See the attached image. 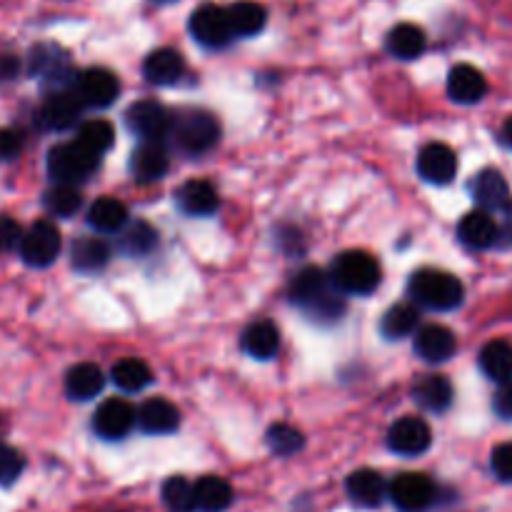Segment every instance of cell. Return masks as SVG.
Wrapping results in <instances>:
<instances>
[{
  "mask_svg": "<svg viewBox=\"0 0 512 512\" xmlns=\"http://www.w3.org/2000/svg\"><path fill=\"white\" fill-rule=\"evenodd\" d=\"M20 240H23L20 225L13 218H0V253L20 248Z\"/></svg>",
  "mask_w": 512,
  "mask_h": 512,
  "instance_id": "obj_42",
  "label": "cell"
},
{
  "mask_svg": "<svg viewBox=\"0 0 512 512\" xmlns=\"http://www.w3.org/2000/svg\"><path fill=\"white\" fill-rule=\"evenodd\" d=\"M60 245H63L60 230L48 220H38L23 233L20 255H23L25 265H30V268H48L58 260Z\"/></svg>",
  "mask_w": 512,
  "mask_h": 512,
  "instance_id": "obj_6",
  "label": "cell"
},
{
  "mask_svg": "<svg viewBox=\"0 0 512 512\" xmlns=\"http://www.w3.org/2000/svg\"><path fill=\"white\" fill-rule=\"evenodd\" d=\"M70 258H73V268L80 273H95V270H103L110 260V245L103 238H93V235H85V238L75 240L73 248H70Z\"/></svg>",
  "mask_w": 512,
  "mask_h": 512,
  "instance_id": "obj_29",
  "label": "cell"
},
{
  "mask_svg": "<svg viewBox=\"0 0 512 512\" xmlns=\"http://www.w3.org/2000/svg\"><path fill=\"white\" fill-rule=\"evenodd\" d=\"M175 203L190 218H205V215H213L218 210L220 200L208 180H188L175 193Z\"/></svg>",
  "mask_w": 512,
  "mask_h": 512,
  "instance_id": "obj_19",
  "label": "cell"
},
{
  "mask_svg": "<svg viewBox=\"0 0 512 512\" xmlns=\"http://www.w3.org/2000/svg\"><path fill=\"white\" fill-rule=\"evenodd\" d=\"M470 193H473V200L485 213L510 208V185L503 178V173L495 168L480 170L473 183H470Z\"/></svg>",
  "mask_w": 512,
  "mask_h": 512,
  "instance_id": "obj_15",
  "label": "cell"
},
{
  "mask_svg": "<svg viewBox=\"0 0 512 512\" xmlns=\"http://www.w3.org/2000/svg\"><path fill=\"white\" fill-rule=\"evenodd\" d=\"M73 93L80 100V105H88V108H108L118 98L120 83L110 70L88 68L75 78Z\"/></svg>",
  "mask_w": 512,
  "mask_h": 512,
  "instance_id": "obj_9",
  "label": "cell"
},
{
  "mask_svg": "<svg viewBox=\"0 0 512 512\" xmlns=\"http://www.w3.org/2000/svg\"><path fill=\"white\" fill-rule=\"evenodd\" d=\"M458 238L470 250H488L500 240V228L495 218L485 210H473L458 223Z\"/></svg>",
  "mask_w": 512,
  "mask_h": 512,
  "instance_id": "obj_17",
  "label": "cell"
},
{
  "mask_svg": "<svg viewBox=\"0 0 512 512\" xmlns=\"http://www.w3.org/2000/svg\"><path fill=\"white\" fill-rule=\"evenodd\" d=\"M425 45H428V38H425L423 30L413 23H403L398 28L390 30L388 35V50L390 55L400 60H415L425 53Z\"/></svg>",
  "mask_w": 512,
  "mask_h": 512,
  "instance_id": "obj_33",
  "label": "cell"
},
{
  "mask_svg": "<svg viewBox=\"0 0 512 512\" xmlns=\"http://www.w3.org/2000/svg\"><path fill=\"white\" fill-rule=\"evenodd\" d=\"M105 388V375L98 365L93 363H80L75 368L68 370L65 375V393L70 400H78V403H88L95 395L103 393Z\"/></svg>",
  "mask_w": 512,
  "mask_h": 512,
  "instance_id": "obj_23",
  "label": "cell"
},
{
  "mask_svg": "<svg viewBox=\"0 0 512 512\" xmlns=\"http://www.w3.org/2000/svg\"><path fill=\"white\" fill-rule=\"evenodd\" d=\"M80 100L75 98L73 90H60V93H50V98L40 105L38 110V123L45 130H70L80 120Z\"/></svg>",
  "mask_w": 512,
  "mask_h": 512,
  "instance_id": "obj_13",
  "label": "cell"
},
{
  "mask_svg": "<svg viewBox=\"0 0 512 512\" xmlns=\"http://www.w3.org/2000/svg\"><path fill=\"white\" fill-rule=\"evenodd\" d=\"M190 35L205 48H223L233 40L228 13L220 5H203L190 15Z\"/></svg>",
  "mask_w": 512,
  "mask_h": 512,
  "instance_id": "obj_11",
  "label": "cell"
},
{
  "mask_svg": "<svg viewBox=\"0 0 512 512\" xmlns=\"http://www.w3.org/2000/svg\"><path fill=\"white\" fill-rule=\"evenodd\" d=\"M23 455L10 445L0 443V485H13L23 473Z\"/></svg>",
  "mask_w": 512,
  "mask_h": 512,
  "instance_id": "obj_40",
  "label": "cell"
},
{
  "mask_svg": "<svg viewBox=\"0 0 512 512\" xmlns=\"http://www.w3.org/2000/svg\"><path fill=\"white\" fill-rule=\"evenodd\" d=\"M228 13L230 30H233V38H253L268 23V13L260 3H253V0H238L230 8H225Z\"/></svg>",
  "mask_w": 512,
  "mask_h": 512,
  "instance_id": "obj_26",
  "label": "cell"
},
{
  "mask_svg": "<svg viewBox=\"0 0 512 512\" xmlns=\"http://www.w3.org/2000/svg\"><path fill=\"white\" fill-rule=\"evenodd\" d=\"M345 488H348V498L360 508H378L385 500V493H388L383 475L368 468L355 470L348 483H345Z\"/></svg>",
  "mask_w": 512,
  "mask_h": 512,
  "instance_id": "obj_24",
  "label": "cell"
},
{
  "mask_svg": "<svg viewBox=\"0 0 512 512\" xmlns=\"http://www.w3.org/2000/svg\"><path fill=\"white\" fill-rule=\"evenodd\" d=\"M413 398L428 413H445L453 405V385L445 375H425L413 385Z\"/></svg>",
  "mask_w": 512,
  "mask_h": 512,
  "instance_id": "obj_25",
  "label": "cell"
},
{
  "mask_svg": "<svg viewBox=\"0 0 512 512\" xmlns=\"http://www.w3.org/2000/svg\"><path fill=\"white\" fill-rule=\"evenodd\" d=\"M78 140L85 150H90L93 155H103L113 148L115 143V130L113 125L105 123V120H85L78 128Z\"/></svg>",
  "mask_w": 512,
  "mask_h": 512,
  "instance_id": "obj_36",
  "label": "cell"
},
{
  "mask_svg": "<svg viewBox=\"0 0 512 512\" xmlns=\"http://www.w3.org/2000/svg\"><path fill=\"white\" fill-rule=\"evenodd\" d=\"M135 423L148 435H170L178 430L180 413L170 400L150 398L135 413Z\"/></svg>",
  "mask_w": 512,
  "mask_h": 512,
  "instance_id": "obj_16",
  "label": "cell"
},
{
  "mask_svg": "<svg viewBox=\"0 0 512 512\" xmlns=\"http://www.w3.org/2000/svg\"><path fill=\"white\" fill-rule=\"evenodd\" d=\"M23 133L15 128H3L0 130V160H10L23 150Z\"/></svg>",
  "mask_w": 512,
  "mask_h": 512,
  "instance_id": "obj_43",
  "label": "cell"
},
{
  "mask_svg": "<svg viewBox=\"0 0 512 512\" xmlns=\"http://www.w3.org/2000/svg\"><path fill=\"white\" fill-rule=\"evenodd\" d=\"M168 153L160 143H143L130 155V175L138 183H155L168 173Z\"/></svg>",
  "mask_w": 512,
  "mask_h": 512,
  "instance_id": "obj_21",
  "label": "cell"
},
{
  "mask_svg": "<svg viewBox=\"0 0 512 512\" xmlns=\"http://www.w3.org/2000/svg\"><path fill=\"white\" fill-rule=\"evenodd\" d=\"M163 503L170 512H195V493L193 483L175 475L163 485Z\"/></svg>",
  "mask_w": 512,
  "mask_h": 512,
  "instance_id": "obj_38",
  "label": "cell"
},
{
  "mask_svg": "<svg viewBox=\"0 0 512 512\" xmlns=\"http://www.w3.org/2000/svg\"><path fill=\"white\" fill-rule=\"evenodd\" d=\"M430 445H433V433H430V425L425 420L405 415L390 425L388 448L393 453L403 455V458H418Z\"/></svg>",
  "mask_w": 512,
  "mask_h": 512,
  "instance_id": "obj_10",
  "label": "cell"
},
{
  "mask_svg": "<svg viewBox=\"0 0 512 512\" xmlns=\"http://www.w3.org/2000/svg\"><path fill=\"white\" fill-rule=\"evenodd\" d=\"M45 210L55 218H70L80 210L83 205V195L73 188V185H55L53 190H48L43 198Z\"/></svg>",
  "mask_w": 512,
  "mask_h": 512,
  "instance_id": "obj_37",
  "label": "cell"
},
{
  "mask_svg": "<svg viewBox=\"0 0 512 512\" xmlns=\"http://www.w3.org/2000/svg\"><path fill=\"white\" fill-rule=\"evenodd\" d=\"M480 370L495 383L512 380V345L508 340H493L480 350Z\"/></svg>",
  "mask_w": 512,
  "mask_h": 512,
  "instance_id": "obj_30",
  "label": "cell"
},
{
  "mask_svg": "<svg viewBox=\"0 0 512 512\" xmlns=\"http://www.w3.org/2000/svg\"><path fill=\"white\" fill-rule=\"evenodd\" d=\"M195 493V510L198 512H225L233 503V488L223 478H200L193 485Z\"/></svg>",
  "mask_w": 512,
  "mask_h": 512,
  "instance_id": "obj_28",
  "label": "cell"
},
{
  "mask_svg": "<svg viewBox=\"0 0 512 512\" xmlns=\"http://www.w3.org/2000/svg\"><path fill=\"white\" fill-rule=\"evenodd\" d=\"M98 160V155L85 150L78 140L60 143L48 153V173L58 185H73L75 188V183H83L98 168Z\"/></svg>",
  "mask_w": 512,
  "mask_h": 512,
  "instance_id": "obj_5",
  "label": "cell"
},
{
  "mask_svg": "<svg viewBox=\"0 0 512 512\" xmlns=\"http://www.w3.org/2000/svg\"><path fill=\"white\" fill-rule=\"evenodd\" d=\"M490 468L503 483H512V443H503L493 450Z\"/></svg>",
  "mask_w": 512,
  "mask_h": 512,
  "instance_id": "obj_41",
  "label": "cell"
},
{
  "mask_svg": "<svg viewBox=\"0 0 512 512\" xmlns=\"http://www.w3.org/2000/svg\"><path fill=\"white\" fill-rule=\"evenodd\" d=\"M508 210L510 213H508V220H505L503 230H500V238H503V243L512 245V208H508Z\"/></svg>",
  "mask_w": 512,
  "mask_h": 512,
  "instance_id": "obj_46",
  "label": "cell"
},
{
  "mask_svg": "<svg viewBox=\"0 0 512 512\" xmlns=\"http://www.w3.org/2000/svg\"><path fill=\"white\" fill-rule=\"evenodd\" d=\"M128 223V208L115 198H100L90 205L88 225L98 233H120Z\"/></svg>",
  "mask_w": 512,
  "mask_h": 512,
  "instance_id": "obj_31",
  "label": "cell"
},
{
  "mask_svg": "<svg viewBox=\"0 0 512 512\" xmlns=\"http://www.w3.org/2000/svg\"><path fill=\"white\" fill-rule=\"evenodd\" d=\"M240 343H243V350L253 360H270L275 358L280 350V333L273 323H268V320H258V323L245 328Z\"/></svg>",
  "mask_w": 512,
  "mask_h": 512,
  "instance_id": "obj_27",
  "label": "cell"
},
{
  "mask_svg": "<svg viewBox=\"0 0 512 512\" xmlns=\"http://www.w3.org/2000/svg\"><path fill=\"white\" fill-rule=\"evenodd\" d=\"M328 278L343 295H370L378 290L383 270L365 250H348L333 260Z\"/></svg>",
  "mask_w": 512,
  "mask_h": 512,
  "instance_id": "obj_3",
  "label": "cell"
},
{
  "mask_svg": "<svg viewBox=\"0 0 512 512\" xmlns=\"http://www.w3.org/2000/svg\"><path fill=\"white\" fill-rule=\"evenodd\" d=\"M488 93V80L473 65H455L448 75V95L450 100L460 105H473L485 98Z\"/></svg>",
  "mask_w": 512,
  "mask_h": 512,
  "instance_id": "obj_20",
  "label": "cell"
},
{
  "mask_svg": "<svg viewBox=\"0 0 512 512\" xmlns=\"http://www.w3.org/2000/svg\"><path fill=\"white\" fill-rule=\"evenodd\" d=\"M458 350V340H455L453 330L445 325H428L415 335V353L425 360V363H445Z\"/></svg>",
  "mask_w": 512,
  "mask_h": 512,
  "instance_id": "obj_18",
  "label": "cell"
},
{
  "mask_svg": "<svg viewBox=\"0 0 512 512\" xmlns=\"http://www.w3.org/2000/svg\"><path fill=\"white\" fill-rule=\"evenodd\" d=\"M390 500L400 512H425L433 508L438 490L435 483L423 473H403L390 485Z\"/></svg>",
  "mask_w": 512,
  "mask_h": 512,
  "instance_id": "obj_8",
  "label": "cell"
},
{
  "mask_svg": "<svg viewBox=\"0 0 512 512\" xmlns=\"http://www.w3.org/2000/svg\"><path fill=\"white\" fill-rule=\"evenodd\" d=\"M110 380L115 383V388H120L123 393H140L143 388H148L153 383V373H150L148 363L138 358H125L120 363H115Z\"/></svg>",
  "mask_w": 512,
  "mask_h": 512,
  "instance_id": "obj_34",
  "label": "cell"
},
{
  "mask_svg": "<svg viewBox=\"0 0 512 512\" xmlns=\"http://www.w3.org/2000/svg\"><path fill=\"white\" fill-rule=\"evenodd\" d=\"M185 73V60L178 50L173 48H158L145 58L143 75L148 83L155 85H173L183 78Z\"/></svg>",
  "mask_w": 512,
  "mask_h": 512,
  "instance_id": "obj_22",
  "label": "cell"
},
{
  "mask_svg": "<svg viewBox=\"0 0 512 512\" xmlns=\"http://www.w3.org/2000/svg\"><path fill=\"white\" fill-rule=\"evenodd\" d=\"M503 140H505V145H508V148H512V118H508V123H505Z\"/></svg>",
  "mask_w": 512,
  "mask_h": 512,
  "instance_id": "obj_47",
  "label": "cell"
},
{
  "mask_svg": "<svg viewBox=\"0 0 512 512\" xmlns=\"http://www.w3.org/2000/svg\"><path fill=\"white\" fill-rule=\"evenodd\" d=\"M408 295L420 308L445 313V310H455L463 305L465 288L455 275L443 273V270L425 268L410 275Z\"/></svg>",
  "mask_w": 512,
  "mask_h": 512,
  "instance_id": "obj_2",
  "label": "cell"
},
{
  "mask_svg": "<svg viewBox=\"0 0 512 512\" xmlns=\"http://www.w3.org/2000/svg\"><path fill=\"white\" fill-rule=\"evenodd\" d=\"M125 123H128L130 133L138 135L143 143H160L168 138L170 128H173V115L155 100H140V103L130 105L125 113Z\"/></svg>",
  "mask_w": 512,
  "mask_h": 512,
  "instance_id": "obj_7",
  "label": "cell"
},
{
  "mask_svg": "<svg viewBox=\"0 0 512 512\" xmlns=\"http://www.w3.org/2000/svg\"><path fill=\"white\" fill-rule=\"evenodd\" d=\"M20 70V63L15 55H0V83L3 80H13L15 75H18Z\"/></svg>",
  "mask_w": 512,
  "mask_h": 512,
  "instance_id": "obj_45",
  "label": "cell"
},
{
  "mask_svg": "<svg viewBox=\"0 0 512 512\" xmlns=\"http://www.w3.org/2000/svg\"><path fill=\"white\" fill-rule=\"evenodd\" d=\"M170 138L183 153L203 155L218 143L220 123L215 115L205 113V110H188V113H180L178 118H173Z\"/></svg>",
  "mask_w": 512,
  "mask_h": 512,
  "instance_id": "obj_4",
  "label": "cell"
},
{
  "mask_svg": "<svg viewBox=\"0 0 512 512\" xmlns=\"http://www.w3.org/2000/svg\"><path fill=\"white\" fill-rule=\"evenodd\" d=\"M418 173L425 183L448 185L458 173V155L443 143H430L418 155Z\"/></svg>",
  "mask_w": 512,
  "mask_h": 512,
  "instance_id": "obj_14",
  "label": "cell"
},
{
  "mask_svg": "<svg viewBox=\"0 0 512 512\" xmlns=\"http://www.w3.org/2000/svg\"><path fill=\"white\" fill-rule=\"evenodd\" d=\"M155 245H158V233H155L153 225L145 223V220L125 223V228L120 230L118 248L120 253H125L128 258H145Z\"/></svg>",
  "mask_w": 512,
  "mask_h": 512,
  "instance_id": "obj_32",
  "label": "cell"
},
{
  "mask_svg": "<svg viewBox=\"0 0 512 512\" xmlns=\"http://www.w3.org/2000/svg\"><path fill=\"white\" fill-rule=\"evenodd\" d=\"M135 425V408L120 398H110L98 405L93 415V430L103 440H123Z\"/></svg>",
  "mask_w": 512,
  "mask_h": 512,
  "instance_id": "obj_12",
  "label": "cell"
},
{
  "mask_svg": "<svg viewBox=\"0 0 512 512\" xmlns=\"http://www.w3.org/2000/svg\"><path fill=\"white\" fill-rule=\"evenodd\" d=\"M290 300L318 325L338 323L345 313V295L320 268H305L290 285Z\"/></svg>",
  "mask_w": 512,
  "mask_h": 512,
  "instance_id": "obj_1",
  "label": "cell"
},
{
  "mask_svg": "<svg viewBox=\"0 0 512 512\" xmlns=\"http://www.w3.org/2000/svg\"><path fill=\"white\" fill-rule=\"evenodd\" d=\"M420 323V313L413 305H393L380 320V333L388 340H403L415 333Z\"/></svg>",
  "mask_w": 512,
  "mask_h": 512,
  "instance_id": "obj_35",
  "label": "cell"
},
{
  "mask_svg": "<svg viewBox=\"0 0 512 512\" xmlns=\"http://www.w3.org/2000/svg\"><path fill=\"white\" fill-rule=\"evenodd\" d=\"M493 410L500 420H512V380L500 385L493 395Z\"/></svg>",
  "mask_w": 512,
  "mask_h": 512,
  "instance_id": "obj_44",
  "label": "cell"
},
{
  "mask_svg": "<svg viewBox=\"0 0 512 512\" xmlns=\"http://www.w3.org/2000/svg\"><path fill=\"white\" fill-rule=\"evenodd\" d=\"M265 440H268V448L273 450L275 455H295L305 445L303 433L288 423L273 425V428L268 430V435H265Z\"/></svg>",
  "mask_w": 512,
  "mask_h": 512,
  "instance_id": "obj_39",
  "label": "cell"
}]
</instances>
